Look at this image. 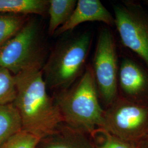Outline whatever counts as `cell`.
<instances>
[{"label":"cell","instance_id":"obj_14","mask_svg":"<svg viewBox=\"0 0 148 148\" xmlns=\"http://www.w3.org/2000/svg\"><path fill=\"white\" fill-rule=\"evenodd\" d=\"M27 21L24 15L0 14V47L15 36Z\"/></svg>","mask_w":148,"mask_h":148},{"label":"cell","instance_id":"obj_12","mask_svg":"<svg viewBox=\"0 0 148 148\" xmlns=\"http://www.w3.org/2000/svg\"><path fill=\"white\" fill-rule=\"evenodd\" d=\"M21 131V119L13 103L0 105V147Z\"/></svg>","mask_w":148,"mask_h":148},{"label":"cell","instance_id":"obj_2","mask_svg":"<svg viewBox=\"0 0 148 148\" xmlns=\"http://www.w3.org/2000/svg\"><path fill=\"white\" fill-rule=\"evenodd\" d=\"M65 126L92 136L103 126L105 111L92 68H87L79 81L59 94L56 101Z\"/></svg>","mask_w":148,"mask_h":148},{"label":"cell","instance_id":"obj_17","mask_svg":"<svg viewBox=\"0 0 148 148\" xmlns=\"http://www.w3.org/2000/svg\"><path fill=\"white\" fill-rule=\"evenodd\" d=\"M97 130L103 136V139L100 145L95 144L97 148H137L136 143L123 140L103 128Z\"/></svg>","mask_w":148,"mask_h":148},{"label":"cell","instance_id":"obj_16","mask_svg":"<svg viewBox=\"0 0 148 148\" xmlns=\"http://www.w3.org/2000/svg\"><path fill=\"white\" fill-rule=\"evenodd\" d=\"M41 139L21 131L10 138L0 148H37Z\"/></svg>","mask_w":148,"mask_h":148},{"label":"cell","instance_id":"obj_6","mask_svg":"<svg viewBox=\"0 0 148 148\" xmlns=\"http://www.w3.org/2000/svg\"><path fill=\"white\" fill-rule=\"evenodd\" d=\"M119 69L114 38L109 29L104 28L98 38L92 69L98 95L108 106L118 96Z\"/></svg>","mask_w":148,"mask_h":148},{"label":"cell","instance_id":"obj_11","mask_svg":"<svg viewBox=\"0 0 148 148\" xmlns=\"http://www.w3.org/2000/svg\"><path fill=\"white\" fill-rule=\"evenodd\" d=\"M48 1L45 0H0V13L42 15L48 10Z\"/></svg>","mask_w":148,"mask_h":148},{"label":"cell","instance_id":"obj_13","mask_svg":"<svg viewBox=\"0 0 148 148\" xmlns=\"http://www.w3.org/2000/svg\"><path fill=\"white\" fill-rule=\"evenodd\" d=\"M48 12L49 14L48 33L53 35L71 16L76 5L75 0H49Z\"/></svg>","mask_w":148,"mask_h":148},{"label":"cell","instance_id":"obj_5","mask_svg":"<svg viewBox=\"0 0 148 148\" xmlns=\"http://www.w3.org/2000/svg\"><path fill=\"white\" fill-rule=\"evenodd\" d=\"M115 26L123 45L148 68V11L139 2L122 1L113 5Z\"/></svg>","mask_w":148,"mask_h":148},{"label":"cell","instance_id":"obj_18","mask_svg":"<svg viewBox=\"0 0 148 148\" xmlns=\"http://www.w3.org/2000/svg\"><path fill=\"white\" fill-rule=\"evenodd\" d=\"M137 148H148V134L137 143Z\"/></svg>","mask_w":148,"mask_h":148},{"label":"cell","instance_id":"obj_3","mask_svg":"<svg viewBox=\"0 0 148 148\" xmlns=\"http://www.w3.org/2000/svg\"><path fill=\"white\" fill-rule=\"evenodd\" d=\"M90 43V34L84 33L60 44L44 67L46 86L63 90L69 88L82 71Z\"/></svg>","mask_w":148,"mask_h":148},{"label":"cell","instance_id":"obj_8","mask_svg":"<svg viewBox=\"0 0 148 148\" xmlns=\"http://www.w3.org/2000/svg\"><path fill=\"white\" fill-rule=\"evenodd\" d=\"M118 87L121 95L127 99L148 104V68L132 59H123L119 69Z\"/></svg>","mask_w":148,"mask_h":148},{"label":"cell","instance_id":"obj_7","mask_svg":"<svg viewBox=\"0 0 148 148\" xmlns=\"http://www.w3.org/2000/svg\"><path fill=\"white\" fill-rule=\"evenodd\" d=\"M38 42L36 23L27 21L15 36L0 47V68L16 75L30 66L41 65Z\"/></svg>","mask_w":148,"mask_h":148},{"label":"cell","instance_id":"obj_1","mask_svg":"<svg viewBox=\"0 0 148 148\" xmlns=\"http://www.w3.org/2000/svg\"><path fill=\"white\" fill-rule=\"evenodd\" d=\"M41 68L32 66L14 75L16 95L13 103L21 117L22 130L41 139L57 131L63 120L48 95Z\"/></svg>","mask_w":148,"mask_h":148},{"label":"cell","instance_id":"obj_4","mask_svg":"<svg viewBox=\"0 0 148 148\" xmlns=\"http://www.w3.org/2000/svg\"><path fill=\"white\" fill-rule=\"evenodd\" d=\"M101 128L123 140L137 144L148 134V104L118 95L104 112Z\"/></svg>","mask_w":148,"mask_h":148},{"label":"cell","instance_id":"obj_10","mask_svg":"<svg viewBox=\"0 0 148 148\" xmlns=\"http://www.w3.org/2000/svg\"><path fill=\"white\" fill-rule=\"evenodd\" d=\"M85 133L66 126L41 139L37 148H97Z\"/></svg>","mask_w":148,"mask_h":148},{"label":"cell","instance_id":"obj_19","mask_svg":"<svg viewBox=\"0 0 148 148\" xmlns=\"http://www.w3.org/2000/svg\"><path fill=\"white\" fill-rule=\"evenodd\" d=\"M147 5H148V1L147 2Z\"/></svg>","mask_w":148,"mask_h":148},{"label":"cell","instance_id":"obj_9","mask_svg":"<svg viewBox=\"0 0 148 148\" xmlns=\"http://www.w3.org/2000/svg\"><path fill=\"white\" fill-rule=\"evenodd\" d=\"M99 21L109 26L115 25L114 16L99 0H79L69 19L59 27L56 34L60 35L71 30L80 24Z\"/></svg>","mask_w":148,"mask_h":148},{"label":"cell","instance_id":"obj_15","mask_svg":"<svg viewBox=\"0 0 148 148\" xmlns=\"http://www.w3.org/2000/svg\"><path fill=\"white\" fill-rule=\"evenodd\" d=\"M16 95L14 76L7 69L0 68V105L13 103Z\"/></svg>","mask_w":148,"mask_h":148}]
</instances>
